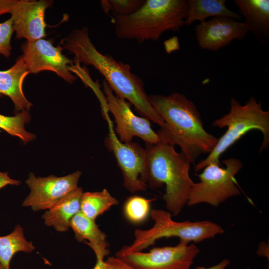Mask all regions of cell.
<instances>
[{
  "mask_svg": "<svg viewBox=\"0 0 269 269\" xmlns=\"http://www.w3.org/2000/svg\"><path fill=\"white\" fill-rule=\"evenodd\" d=\"M61 46L74 55L75 63L93 66L104 77L115 94L133 104L142 117L162 126L164 122L150 104L142 79L132 73L130 65L100 53L84 27L72 30Z\"/></svg>",
  "mask_w": 269,
  "mask_h": 269,
  "instance_id": "1",
  "label": "cell"
},
{
  "mask_svg": "<svg viewBox=\"0 0 269 269\" xmlns=\"http://www.w3.org/2000/svg\"><path fill=\"white\" fill-rule=\"evenodd\" d=\"M152 107L164 124L157 132L161 141L178 146L190 164L202 154H209L218 138L204 128L195 104L182 93L148 95Z\"/></svg>",
  "mask_w": 269,
  "mask_h": 269,
  "instance_id": "2",
  "label": "cell"
},
{
  "mask_svg": "<svg viewBox=\"0 0 269 269\" xmlns=\"http://www.w3.org/2000/svg\"><path fill=\"white\" fill-rule=\"evenodd\" d=\"M147 183L154 188L165 185L163 199L167 210L177 216L186 204L194 183L189 175L190 163L174 146L160 141L146 143Z\"/></svg>",
  "mask_w": 269,
  "mask_h": 269,
  "instance_id": "3",
  "label": "cell"
},
{
  "mask_svg": "<svg viewBox=\"0 0 269 269\" xmlns=\"http://www.w3.org/2000/svg\"><path fill=\"white\" fill-rule=\"evenodd\" d=\"M188 10V0H145L134 13L113 17L115 33L119 39L138 43L157 41L165 32L185 25Z\"/></svg>",
  "mask_w": 269,
  "mask_h": 269,
  "instance_id": "4",
  "label": "cell"
},
{
  "mask_svg": "<svg viewBox=\"0 0 269 269\" xmlns=\"http://www.w3.org/2000/svg\"><path fill=\"white\" fill-rule=\"evenodd\" d=\"M229 112L214 120L212 126L227 130L218 138L212 152L194 167L198 172L211 163L221 165V156L247 132L252 130L260 131L263 135V141L259 148L262 152L269 144V111L263 109L262 103L254 97H251L244 105H241L234 98L230 99Z\"/></svg>",
  "mask_w": 269,
  "mask_h": 269,
  "instance_id": "5",
  "label": "cell"
},
{
  "mask_svg": "<svg viewBox=\"0 0 269 269\" xmlns=\"http://www.w3.org/2000/svg\"><path fill=\"white\" fill-rule=\"evenodd\" d=\"M150 214L153 225L148 229L135 230L134 241L128 245L130 250L142 251L163 238L176 237L180 241L196 243L224 233L221 226L210 221L177 222L167 210L157 209L151 210Z\"/></svg>",
  "mask_w": 269,
  "mask_h": 269,
  "instance_id": "6",
  "label": "cell"
},
{
  "mask_svg": "<svg viewBox=\"0 0 269 269\" xmlns=\"http://www.w3.org/2000/svg\"><path fill=\"white\" fill-rule=\"evenodd\" d=\"M222 163L225 167L211 163L197 175L199 181L194 182L190 189L187 206L203 203L218 207L229 198L240 194L235 177L243 167L242 162L237 158H230Z\"/></svg>",
  "mask_w": 269,
  "mask_h": 269,
  "instance_id": "7",
  "label": "cell"
},
{
  "mask_svg": "<svg viewBox=\"0 0 269 269\" xmlns=\"http://www.w3.org/2000/svg\"><path fill=\"white\" fill-rule=\"evenodd\" d=\"M199 252L194 243L179 241L175 246L154 247L147 252L124 246L115 256L137 269H191Z\"/></svg>",
  "mask_w": 269,
  "mask_h": 269,
  "instance_id": "8",
  "label": "cell"
},
{
  "mask_svg": "<svg viewBox=\"0 0 269 269\" xmlns=\"http://www.w3.org/2000/svg\"><path fill=\"white\" fill-rule=\"evenodd\" d=\"M108 125L109 133L104 143L114 155L122 172L124 187L132 193L145 191L147 186L145 149L137 142H121L115 134L113 123Z\"/></svg>",
  "mask_w": 269,
  "mask_h": 269,
  "instance_id": "9",
  "label": "cell"
},
{
  "mask_svg": "<svg viewBox=\"0 0 269 269\" xmlns=\"http://www.w3.org/2000/svg\"><path fill=\"white\" fill-rule=\"evenodd\" d=\"M103 89L108 111L115 118V131L121 142L129 143L134 136L149 144H156L160 141L158 134L151 127L150 120L135 115L131 109L130 103L114 93L105 80L103 82Z\"/></svg>",
  "mask_w": 269,
  "mask_h": 269,
  "instance_id": "10",
  "label": "cell"
},
{
  "mask_svg": "<svg viewBox=\"0 0 269 269\" xmlns=\"http://www.w3.org/2000/svg\"><path fill=\"white\" fill-rule=\"evenodd\" d=\"M82 173L80 171L62 177L52 175L46 177H36L32 173L26 180L30 190L22 206L30 207L34 211L47 210L64 197L78 188Z\"/></svg>",
  "mask_w": 269,
  "mask_h": 269,
  "instance_id": "11",
  "label": "cell"
},
{
  "mask_svg": "<svg viewBox=\"0 0 269 269\" xmlns=\"http://www.w3.org/2000/svg\"><path fill=\"white\" fill-rule=\"evenodd\" d=\"M21 48L30 73L50 71L70 83L76 80L77 77L68 69L73 61L62 54L61 46L55 47L50 40L40 39L27 41L22 45Z\"/></svg>",
  "mask_w": 269,
  "mask_h": 269,
  "instance_id": "12",
  "label": "cell"
},
{
  "mask_svg": "<svg viewBox=\"0 0 269 269\" xmlns=\"http://www.w3.org/2000/svg\"><path fill=\"white\" fill-rule=\"evenodd\" d=\"M51 4L49 0H16L9 12L16 38L33 42L44 37L47 26L45 13Z\"/></svg>",
  "mask_w": 269,
  "mask_h": 269,
  "instance_id": "13",
  "label": "cell"
},
{
  "mask_svg": "<svg viewBox=\"0 0 269 269\" xmlns=\"http://www.w3.org/2000/svg\"><path fill=\"white\" fill-rule=\"evenodd\" d=\"M248 32L244 22L227 17H214L201 22L195 28L199 46L203 49L216 51L234 40H243Z\"/></svg>",
  "mask_w": 269,
  "mask_h": 269,
  "instance_id": "14",
  "label": "cell"
},
{
  "mask_svg": "<svg viewBox=\"0 0 269 269\" xmlns=\"http://www.w3.org/2000/svg\"><path fill=\"white\" fill-rule=\"evenodd\" d=\"M29 73L22 55L10 68L0 70V95L8 97L16 111H29L32 106L23 91L24 80Z\"/></svg>",
  "mask_w": 269,
  "mask_h": 269,
  "instance_id": "15",
  "label": "cell"
},
{
  "mask_svg": "<svg viewBox=\"0 0 269 269\" xmlns=\"http://www.w3.org/2000/svg\"><path fill=\"white\" fill-rule=\"evenodd\" d=\"M233 2L244 17L248 32L266 45L269 39V0H234Z\"/></svg>",
  "mask_w": 269,
  "mask_h": 269,
  "instance_id": "16",
  "label": "cell"
},
{
  "mask_svg": "<svg viewBox=\"0 0 269 269\" xmlns=\"http://www.w3.org/2000/svg\"><path fill=\"white\" fill-rule=\"evenodd\" d=\"M83 193L79 187L58 201L42 216L44 224L57 231H67L72 218L80 210V201Z\"/></svg>",
  "mask_w": 269,
  "mask_h": 269,
  "instance_id": "17",
  "label": "cell"
},
{
  "mask_svg": "<svg viewBox=\"0 0 269 269\" xmlns=\"http://www.w3.org/2000/svg\"><path fill=\"white\" fill-rule=\"evenodd\" d=\"M70 227L78 242L86 240L85 243L93 250L96 259H104L108 255L107 235L99 229L95 220L87 217L80 211L71 219Z\"/></svg>",
  "mask_w": 269,
  "mask_h": 269,
  "instance_id": "18",
  "label": "cell"
},
{
  "mask_svg": "<svg viewBox=\"0 0 269 269\" xmlns=\"http://www.w3.org/2000/svg\"><path fill=\"white\" fill-rule=\"evenodd\" d=\"M225 0H188V10L185 25L189 26L195 21L200 22L210 17H227L239 20L242 16L230 10Z\"/></svg>",
  "mask_w": 269,
  "mask_h": 269,
  "instance_id": "19",
  "label": "cell"
},
{
  "mask_svg": "<svg viewBox=\"0 0 269 269\" xmlns=\"http://www.w3.org/2000/svg\"><path fill=\"white\" fill-rule=\"evenodd\" d=\"M35 249L32 243L25 238L22 227L17 225L10 234L0 236V262L6 269H10L11 259L16 253H30Z\"/></svg>",
  "mask_w": 269,
  "mask_h": 269,
  "instance_id": "20",
  "label": "cell"
},
{
  "mask_svg": "<svg viewBox=\"0 0 269 269\" xmlns=\"http://www.w3.org/2000/svg\"><path fill=\"white\" fill-rule=\"evenodd\" d=\"M118 203V201L106 189L101 191L83 192L80 211L87 217L95 220L99 216Z\"/></svg>",
  "mask_w": 269,
  "mask_h": 269,
  "instance_id": "21",
  "label": "cell"
},
{
  "mask_svg": "<svg viewBox=\"0 0 269 269\" xmlns=\"http://www.w3.org/2000/svg\"><path fill=\"white\" fill-rule=\"evenodd\" d=\"M31 119L29 111H22L13 116H7L0 114V128L13 136H16L24 143L33 140L36 135L28 132L25 128V124Z\"/></svg>",
  "mask_w": 269,
  "mask_h": 269,
  "instance_id": "22",
  "label": "cell"
},
{
  "mask_svg": "<svg viewBox=\"0 0 269 269\" xmlns=\"http://www.w3.org/2000/svg\"><path fill=\"white\" fill-rule=\"evenodd\" d=\"M155 198L147 199L139 196L129 197L124 205V213L130 222L139 223L146 219L151 211V204Z\"/></svg>",
  "mask_w": 269,
  "mask_h": 269,
  "instance_id": "23",
  "label": "cell"
},
{
  "mask_svg": "<svg viewBox=\"0 0 269 269\" xmlns=\"http://www.w3.org/2000/svg\"><path fill=\"white\" fill-rule=\"evenodd\" d=\"M145 0H102L100 4L106 13L113 16H127L138 10Z\"/></svg>",
  "mask_w": 269,
  "mask_h": 269,
  "instance_id": "24",
  "label": "cell"
},
{
  "mask_svg": "<svg viewBox=\"0 0 269 269\" xmlns=\"http://www.w3.org/2000/svg\"><path fill=\"white\" fill-rule=\"evenodd\" d=\"M14 32L11 18L0 22V57L2 55L7 58L11 55V40Z\"/></svg>",
  "mask_w": 269,
  "mask_h": 269,
  "instance_id": "25",
  "label": "cell"
},
{
  "mask_svg": "<svg viewBox=\"0 0 269 269\" xmlns=\"http://www.w3.org/2000/svg\"><path fill=\"white\" fill-rule=\"evenodd\" d=\"M104 269H137L127 264L120 258L115 256L104 260Z\"/></svg>",
  "mask_w": 269,
  "mask_h": 269,
  "instance_id": "26",
  "label": "cell"
},
{
  "mask_svg": "<svg viewBox=\"0 0 269 269\" xmlns=\"http://www.w3.org/2000/svg\"><path fill=\"white\" fill-rule=\"evenodd\" d=\"M16 0H0V16L9 13L11 7Z\"/></svg>",
  "mask_w": 269,
  "mask_h": 269,
  "instance_id": "27",
  "label": "cell"
},
{
  "mask_svg": "<svg viewBox=\"0 0 269 269\" xmlns=\"http://www.w3.org/2000/svg\"><path fill=\"white\" fill-rule=\"evenodd\" d=\"M229 263L230 261L227 259H224L217 264L210 267L205 268L204 266H197L196 269H225Z\"/></svg>",
  "mask_w": 269,
  "mask_h": 269,
  "instance_id": "28",
  "label": "cell"
},
{
  "mask_svg": "<svg viewBox=\"0 0 269 269\" xmlns=\"http://www.w3.org/2000/svg\"><path fill=\"white\" fill-rule=\"evenodd\" d=\"M104 260L96 259V263L93 269H104Z\"/></svg>",
  "mask_w": 269,
  "mask_h": 269,
  "instance_id": "29",
  "label": "cell"
},
{
  "mask_svg": "<svg viewBox=\"0 0 269 269\" xmlns=\"http://www.w3.org/2000/svg\"><path fill=\"white\" fill-rule=\"evenodd\" d=\"M0 269H6L4 266L0 262Z\"/></svg>",
  "mask_w": 269,
  "mask_h": 269,
  "instance_id": "30",
  "label": "cell"
}]
</instances>
